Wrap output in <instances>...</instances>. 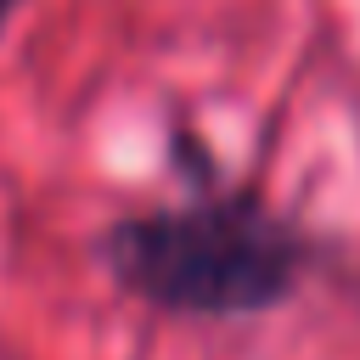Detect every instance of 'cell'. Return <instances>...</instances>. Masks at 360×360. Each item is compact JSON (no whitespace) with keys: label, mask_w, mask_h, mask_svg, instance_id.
Listing matches in <instances>:
<instances>
[{"label":"cell","mask_w":360,"mask_h":360,"mask_svg":"<svg viewBox=\"0 0 360 360\" xmlns=\"http://www.w3.org/2000/svg\"><path fill=\"white\" fill-rule=\"evenodd\" d=\"M315 253V236L253 191L118 214L96 236V259L118 292L186 321H248L292 304Z\"/></svg>","instance_id":"cell-1"},{"label":"cell","mask_w":360,"mask_h":360,"mask_svg":"<svg viewBox=\"0 0 360 360\" xmlns=\"http://www.w3.org/2000/svg\"><path fill=\"white\" fill-rule=\"evenodd\" d=\"M17 6H22V0H0V39H6V28H11V17H17Z\"/></svg>","instance_id":"cell-2"}]
</instances>
